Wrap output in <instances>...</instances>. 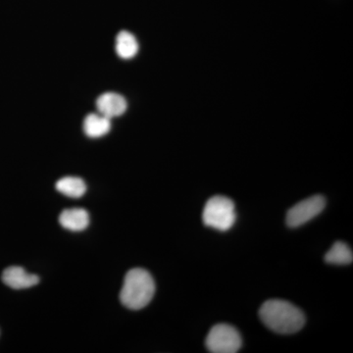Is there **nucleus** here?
Wrapping results in <instances>:
<instances>
[{
	"label": "nucleus",
	"instance_id": "obj_6",
	"mask_svg": "<svg viewBox=\"0 0 353 353\" xmlns=\"http://www.w3.org/2000/svg\"><path fill=\"white\" fill-rule=\"evenodd\" d=\"M97 108L99 114L112 119L126 112L128 103L123 95L116 92H105L97 99Z\"/></svg>",
	"mask_w": 353,
	"mask_h": 353
},
{
	"label": "nucleus",
	"instance_id": "obj_5",
	"mask_svg": "<svg viewBox=\"0 0 353 353\" xmlns=\"http://www.w3.org/2000/svg\"><path fill=\"white\" fill-rule=\"evenodd\" d=\"M325 205H326V199L320 194H316L299 202L288 211V226L290 228L303 226L316 216L319 215L324 210Z\"/></svg>",
	"mask_w": 353,
	"mask_h": 353
},
{
	"label": "nucleus",
	"instance_id": "obj_8",
	"mask_svg": "<svg viewBox=\"0 0 353 353\" xmlns=\"http://www.w3.org/2000/svg\"><path fill=\"white\" fill-rule=\"evenodd\" d=\"M59 223L69 231L82 232L90 224V215L83 208L66 209L60 214Z\"/></svg>",
	"mask_w": 353,
	"mask_h": 353
},
{
	"label": "nucleus",
	"instance_id": "obj_7",
	"mask_svg": "<svg viewBox=\"0 0 353 353\" xmlns=\"http://www.w3.org/2000/svg\"><path fill=\"white\" fill-rule=\"evenodd\" d=\"M2 281L11 289L24 290L38 285L39 278L37 275L28 273L22 267L12 266L4 270Z\"/></svg>",
	"mask_w": 353,
	"mask_h": 353
},
{
	"label": "nucleus",
	"instance_id": "obj_9",
	"mask_svg": "<svg viewBox=\"0 0 353 353\" xmlns=\"http://www.w3.org/2000/svg\"><path fill=\"white\" fill-rule=\"evenodd\" d=\"M83 127L88 138H101L110 132L111 119L99 113H90L83 120Z\"/></svg>",
	"mask_w": 353,
	"mask_h": 353
},
{
	"label": "nucleus",
	"instance_id": "obj_4",
	"mask_svg": "<svg viewBox=\"0 0 353 353\" xmlns=\"http://www.w3.org/2000/svg\"><path fill=\"white\" fill-rule=\"evenodd\" d=\"M241 343L238 330L228 324L215 325L206 338V347L213 353L238 352Z\"/></svg>",
	"mask_w": 353,
	"mask_h": 353
},
{
	"label": "nucleus",
	"instance_id": "obj_11",
	"mask_svg": "<svg viewBox=\"0 0 353 353\" xmlns=\"http://www.w3.org/2000/svg\"><path fill=\"white\" fill-rule=\"evenodd\" d=\"M57 190L71 199H80L87 192V185L78 176H64L57 183Z\"/></svg>",
	"mask_w": 353,
	"mask_h": 353
},
{
	"label": "nucleus",
	"instance_id": "obj_1",
	"mask_svg": "<svg viewBox=\"0 0 353 353\" xmlns=\"http://www.w3.org/2000/svg\"><path fill=\"white\" fill-rule=\"evenodd\" d=\"M259 316L265 326L275 333L294 334L301 331L305 324L303 311L289 301L271 299L263 303Z\"/></svg>",
	"mask_w": 353,
	"mask_h": 353
},
{
	"label": "nucleus",
	"instance_id": "obj_12",
	"mask_svg": "<svg viewBox=\"0 0 353 353\" xmlns=\"http://www.w3.org/2000/svg\"><path fill=\"white\" fill-rule=\"evenodd\" d=\"M352 248L343 241L334 243L331 250L325 255V261L329 264L348 265L352 263Z\"/></svg>",
	"mask_w": 353,
	"mask_h": 353
},
{
	"label": "nucleus",
	"instance_id": "obj_2",
	"mask_svg": "<svg viewBox=\"0 0 353 353\" xmlns=\"http://www.w3.org/2000/svg\"><path fill=\"white\" fill-rule=\"evenodd\" d=\"M154 294L155 283L152 276L145 269L134 268L125 276L120 301L125 307L139 310L150 304Z\"/></svg>",
	"mask_w": 353,
	"mask_h": 353
},
{
	"label": "nucleus",
	"instance_id": "obj_10",
	"mask_svg": "<svg viewBox=\"0 0 353 353\" xmlns=\"http://www.w3.org/2000/svg\"><path fill=\"white\" fill-rule=\"evenodd\" d=\"M116 53L122 59H132L138 54L139 43L132 32H120L116 37Z\"/></svg>",
	"mask_w": 353,
	"mask_h": 353
},
{
	"label": "nucleus",
	"instance_id": "obj_3",
	"mask_svg": "<svg viewBox=\"0 0 353 353\" xmlns=\"http://www.w3.org/2000/svg\"><path fill=\"white\" fill-rule=\"evenodd\" d=\"M236 219L234 202L226 196L211 197L206 202L202 213L204 225L221 232L229 231Z\"/></svg>",
	"mask_w": 353,
	"mask_h": 353
}]
</instances>
